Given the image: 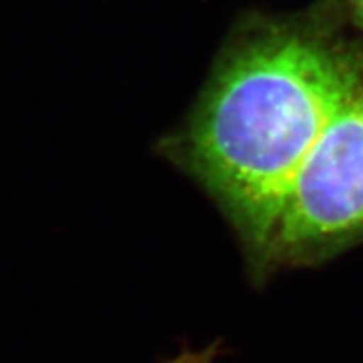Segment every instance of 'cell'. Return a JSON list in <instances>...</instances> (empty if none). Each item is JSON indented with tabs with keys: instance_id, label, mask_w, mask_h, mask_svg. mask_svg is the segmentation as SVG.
<instances>
[{
	"instance_id": "obj_2",
	"label": "cell",
	"mask_w": 363,
	"mask_h": 363,
	"mask_svg": "<svg viewBox=\"0 0 363 363\" xmlns=\"http://www.w3.org/2000/svg\"><path fill=\"white\" fill-rule=\"evenodd\" d=\"M363 240V89L337 111L286 192L267 258L303 262Z\"/></svg>"
},
{
	"instance_id": "obj_3",
	"label": "cell",
	"mask_w": 363,
	"mask_h": 363,
	"mask_svg": "<svg viewBox=\"0 0 363 363\" xmlns=\"http://www.w3.org/2000/svg\"><path fill=\"white\" fill-rule=\"evenodd\" d=\"M218 350L214 347L201 350H183L181 354L174 356L164 363H216Z\"/></svg>"
},
{
	"instance_id": "obj_1",
	"label": "cell",
	"mask_w": 363,
	"mask_h": 363,
	"mask_svg": "<svg viewBox=\"0 0 363 363\" xmlns=\"http://www.w3.org/2000/svg\"><path fill=\"white\" fill-rule=\"evenodd\" d=\"M362 89L352 55L310 24L257 26L221 63L190 124L189 159L264 257L295 174Z\"/></svg>"
},
{
	"instance_id": "obj_4",
	"label": "cell",
	"mask_w": 363,
	"mask_h": 363,
	"mask_svg": "<svg viewBox=\"0 0 363 363\" xmlns=\"http://www.w3.org/2000/svg\"><path fill=\"white\" fill-rule=\"evenodd\" d=\"M350 13L356 18V23L363 28V0H347Z\"/></svg>"
}]
</instances>
